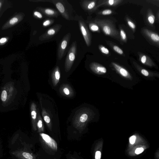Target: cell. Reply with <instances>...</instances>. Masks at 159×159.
Masks as SVG:
<instances>
[{
	"label": "cell",
	"mask_w": 159,
	"mask_h": 159,
	"mask_svg": "<svg viewBox=\"0 0 159 159\" xmlns=\"http://www.w3.org/2000/svg\"><path fill=\"white\" fill-rule=\"evenodd\" d=\"M40 135L43 142L47 147L54 151H57L58 145L56 141L44 133H40Z\"/></svg>",
	"instance_id": "1"
},
{
	"label": "cell",
	"mask_w": 159,
	"mask_h": 159,
	"mask_svg": "<svg viewBox=\"0 0 159 159\" xmlns=\"http://www.w3.org/2000/svg\"><path fill=\"white\" fill-rule=\"evenodd\" d=\"M12 153L19 159H36L32 154L24 150H16L12 151Z\"/></svg>",
	"instance_id": "2"
},
{
	"label": "cell",
	"mask_w": 159,
	"mask_h": 159,
	"mask_svg": "<svg viewBox=\"0 0 159 159\" xmlns=\"http://www.w3.org/2000/svg\"><path fill=\"white\" fill-rule=\"evenodd\" d=\"M84 23L82 21H79V25L81 33H82L84 40L88 46L91 43V37L89 31Z\"/></svg>",
	"instance_id": "3"
},
{
	"label": "cell",
	"mask_w": 159,
	"mask_h": 159,
	"mask_svg": "<svg viewBox=\"0 0 159 159\" xmlns=\"http://www.w3.org/2000/svg\"><path fill=\"white\" fill-rule=\"evenodd\" d=\"M76 51V45H72L67 54L66 61V65H71L74 62L75 59Z\"/></svg>",
	"instance_id": "4"
},
{
	"label": "cell",
	"mask_w": 159,
	"mask_h": 159,
	"mask_svg": "<svg viewBox=\"0 0 159 159\" xmlns=\"http://www.w3.org/2000/svg\"><path fill=\"white\" fill-rule=\"evenodd\" d=\"M112 64L116 70L119 73L120 75L126 78H130L131 77L130 75L125 69L116 63H113Z\"/></svg>",
	"instance_id": "5"
},
{
	"label": "cell",
	"mask_w": 159,
	"mask_h": 159,
	"mask_svg": "<svg viewBox=\"0 0 159 159\" xmlns=\"http://www.w3.org/2000/svg\"><path fill=\"white\" fill-rule=\"evenodd\" d=\"M91 67L94 72L99 74H105L107 72V69L105 67L97 63H93Z\"/></svg>",
	"instance_id": "6"
},
{
	"label": "cell",
	"mask_w": 159,
	"mask_h": 159,
	"mask_svg": "<svg viewBox=\"0 0 159 159\" xmlns=\"http://www.w3.org/2000/svg\"><path fill=\"white\" fill-rule=\"evenodd\" d=\"M68 39L65 38L63 40L61 43V46H60L59 50L58 55L59 59H61L62 58L64 52L65 50L67 44Z\"/></svg>",
	"instance_id": "7"
},
{
	"label": "cell",
	"mask_w": 159,
	"mask_h": 159,
	"mask_svg": "<svg viewBox=\"0 0 159 159\" xmlns=\"http://www.w3.org/2000/svg\"><path fill=\"white\" fill-rule=\"evenodd\" d=\"M102 26V28L103 31L107 35H112L114 33V30L112 28L109 26V25L105 24H103Z\"/></svg>",
	"instance_id": "8"
},
{
	"label": "cell",
	"mask_w": 159,
	"mask_h": 159,
	"mask_svg": "<svg viewBox=\"0 0 159 159\" xmlns=\"http://www.w3.org/2000/svg\"><path fill=\"white\" fill-rule=\"evenodd\" d=\"M148 36L153 41L158 42L159 41V36L158 34L154 33H150L148 34Z\"/></svg>",
	"instance_id": "9"
},
{
	"label": "cell",
	"mask_w": 159,
	"mask_h": 159,
	"mask_svg": "<svg viewBox=\"0 0 159 159\" xmlns=\"http://www.w3.org/2000/svg\"><path fill=\"white\" fill-rule=\"evenodd\" d=\"M56 6L58 10L61 13L63 14L65 12V8L62 3L59 2L58 3L56 4Z\"/></svg>",
	"instance_id": "10"
},
{
	"label": "cell",
	"mask_w": 159,
	"mask_h": 159,
	"mask_svg": "<svg viewBox=\"0 0 159 159\" xmlns=\"http://www.w3.org/2000/svg\"><path fill=\"white\" fill-rule=\"evenodd\" d=\"M37 126L38 128L39 132L44 131V128L43 127V123L41 120H39L37 123Z\"/></svg>",
	"instance_id": "11"
},
{
	"label": "cell",
	"mask_w": 159,
	"mask_h": 159,
	"mask_svg": "<svg viewBox=\"0 0 159 159\" xmlns=\"http://www.w3.org/2000/svg\"><path fill=\"white\" fill-rule=\"evenodd\" d=\"M7 93L6 90H3L1 94V99L3 101H6L7 99Z\"/></svg>",
	"instance_id": "12"
},
{
	"label": "cell",
	"mask_w": 159,
	"mask_h": 159,
	"mask_svg": "<svg viewBox=\"0 0 159 159\" xmlns=\"http://www.w3.org/2000/svg\"><path fill=\"white\" fill-rule=\"evenodd\" d=\"M88 115L86 114H83L81 116L80 118V121L82 123L86 121L88 118Z\"/></svg>",
	"instance_id": "13"
},
{
	"label": "cell",
	"mask_w": 159,
	"mask_h": 159,
	"mask_svg": "<svg viewBox=\"0 0 159 159\" xmlns=\"http://www.w3.org/2000/svg\"><path fill=\"white\" fill-rule=\"evenodd\" d=\"M89 27L90 29L93 31H97L98 30V27L96 25L93 24L90 25Z\"/></svg>",
	"instance_id": "14"
},
{
	"label": "cell",
	"mask_w": 159,
	"mask_h": 159,
	"mask_svg": "<svg viewBox=\"0 0 159 159\" xmlns=\"http://www.w3.org/2000/svg\"><path fill=\"white\" fill-rule=\"evenodd\" d=\"M114 50L117 53L120 54H123V51L121 49L117 46H114L113 47Z\"/></svg>",
	"instance_id": "15"
},
{
	"label": "cell",
	"mask_w": 159,
	"mask_h": 159,
	"mask_svg": "<svg viewBox=\"0 0 159 159\" xmlns=\"http://www.w3.org/2000/svg\"><path fill=\"white\" fill-rule=\"evenodd\" d=\"M100 49L101 51V52L103 53L106 54H108L109 53V50L105 48V47L102 46L100 47Z\"/></svg>",
	"instance_id": "16"
},
{
	"label": "cell",
	"mask_w": 159,
	"mask_h": 159,
	"mask_svg": "<svg viewBox=\"0 0 159 159\" xmlns=\"http://www.w3.org/2000/svg\"><path fill=\"white\" fill-rule=\"evenodd\" d=\"M155 17L153 15H152L149 16L148 18V20L150 23L151 24H153L154 23Z\"/></svg>",
	"instance_id": "17"
},
{
	"label": "cell",
	"mask_w": 159,
	"mask_h": 159,
	"mask_svg": "<svg viewBox=\"0 0 159 159\" xmlns=\"http://www.w3.org/2000/svg\"><path fill=\"white\" fill-rule=\"evenodd\" d=\"M45 12L46 14L49 15H53L54 14V11L50 9H46Z\"/></svg>",
	"instance_id": "18"
},
{
	"label": "cell",
	"mask_w": 159,
	"mask_h": 159,
	"mask_svg": "<svg viewBox=\"0 0 159 159\" xmlns=\"http://www.w3.org/2000/svg\"><path fill=\"white\" fill-rule=\"evenodd\" d=\"M120 34H121V36L122 39L123 40H125L126 38V35L125 32L123 30H121V31H120Z\"/></svg>",
	"instance_id": "19"
},
{
	"label": "cell",
	"mask_w": 159,
	"mask_h": 159,
	"mask_svg": "<svg viewBox=\"0 0 159 159\" xmlns=\"http://www.w3.org/2000/svg\"><path fill=\"white\" fill-rule=\"evenodd\" d=\"M136 137L135 136H133L130 137L129 140L130 143L132 144H134L135 142Z\"/></svg>",
	"instance_id": "20"
},
{
	"label": "cell",
	"mask_w": 159,
	"mask_h": 159,
	"mask_svg": "<svg viewBox=\"0 0 159 159\" xmlns=\"http://www.w3.org/2000/svg\"><path fill=\"white\" fill-rule=\"evenodd\" d=\"M95 2H92L89 3L87 6V8L89 10H91L95 6Z\"/></svg>",
	"instance_id": "21"
},
{
	"label": "cell",
	"mask_w": 159,
	"mask_h": 159,
	"mask_svg": "<svg viewBox=\"0 0 159 159\" xmlns=\"http://www.w3.org/2000/svg\"><path fill=\"white\" fill-rule=\"evenodd\" d=\"M37 113L35 110H33L32 111L31 115L33 120H35L36 117Z\"/></svg>",
	"instance_id": "22"
},
{
	"label": "cell",
	"mask_w": 159,
	"mask_h": 159,
	"mask_svg": "<svg viewBox=\"0 0 159 159\" xmlns=\"http://www.w3.org/2000/svg\"><path fill=\"white\" fill-rule=\"evenodd\" d=\"M144 149L142 148H137L135 150V153L137 154L142 153L144 151Z\"/></svg>",
	"instance_id": "23"
},
{
	"label": "cell",
	"mask_w": 159,
	"mask_h": 159,
	"mask_svg": "<svg viewBox=\"0 0 159 159\" xmlns=\"http://www.w3.org/2000/svg\"><path fill=\"white\" fill-rule=\"evenodd\" d=\"M112 13V11L110 10H107L103 11L102 14L104 15H109Z\"/></svg>",
	"instance_id": "24"
},
{
	"label": "cell",
	"mask_w": 159,
	"mask_h": 159,
	"mask_svg": "<svg viewBox=\"0 0 159 159\" xmlns=\"http://www.w3.org/2000/svg\"><path fill=\"white\" fill-rule=\"evenodd\" d=\"M101 153L100 151H96L95 154V159H100L101 158Z\"/></svg>",
	"instance_id": "25"
},
{
	"label": "cell",
	"mask_w": 159,
	"mask_h": 159,
	"mask_svg": "<svg viewBox=\"0 0 159 159\" xmlns=\"http://www.w3.org/2000/svg\"><path fill=\"white\" fill-rule=\"evenodd\" d=\"M141 74L145 76H147L149 75L148 72L145 69H142L141 70Z\"/></svg>",
	"instance_id": "26"
},
{
	"label": "cell",
	"mask_w": 159,
	"mask_h": 159,
	"mask_svg": "<svg viewBox=\"0 0 159 159\" xmlns=\"http://www.w3.org/2000/svg\"><path fill=\"white\" fill-rule=\"evenodd\" d=\"M119 1H114V0H110L108 1V3L110 6H113L114 4L116 3L117 2H118Z\"/></svg>",
	"instance_id": "27"
},
{
	"label": "cell",
	"mask_w": 159,
	"mask_h": 159,
	"mask_svg": "<svg viewBox=\"0 0 159 159\" xmlns=\"http://www.w3.org/2000/svg\"><path fill=\"white\" fill-rule=\"evenodd\" d=\"M55 78L57 80H59L61 77V75L59 72L58 71H56L55 72Z\"/></svg>",
	"instance_id": "28"
},
{
	"label": "cell",
	"mask_w": 159,
	"mask_h": 159,
	"mask_svg": "<svg viewBox=\"0 0 159 159\" xmlns=\"http://www.w3.org/2000/svg\"><path fill=\"white\" fill-rule=\"evenodd\" d=\"M44 120L45 122L47 123H49L50 122V118L48 116H45L44 117Z\"/></svg>",
	"instance_id": "29"
},
{
	"label": "cell",
	"mask_w": 159,
	"mask_h": 159,
	"mask_svg": "<svg viewBox=\"0 0 159 159\" xmlns=\"http://www.w3.org/2000/svg\"><path fill=\"white\" fill-rule=\"evenodd\" d=\"M18 21V19L16 18H14L12 19L10 21V23L11 24L13 25L17 23Z\"/></svg>",
	"instance_id": "30"
},
{
	"label": "cell",
	"mask_w": 159,
	"mask_h": 159,
	"mask_svg": "<svg viewBox=\"0 0 159 159\" xmlns=\"http://www.w3.org/2000/svg\"><path fill=\"white\" fill-rule=\"evenodd\" d=\"M147 58L145 55H144L141 57V61L142 63L144 64H145L146 61H147Z\"/></svg>",
	"instance_id": "31"
},
{
	"label": "cell",
	"mask_w": 159,
	"mask_h": 159,
	"mask_svg": "<svg viewBox=\"0 0 159 159\" xmlns=\"http://www.w3.org/2000/svg\"><path fill=\"white\" fill-rule=\"evenodd\" d=\"M128 24L129 26L133 29H135L136 28L135 25L131 21H128Z\"/></svg>",
	"instance_id": "32"
},
{
	"label": "cell",
	"mask_w": 159,
	"mask_h": 159,
	"mask_svg": "<svg viewBox=\"0 0 159 159\" xmlns=\"http://www.w3.org/2000/svg\"><path fill=\"white\" fill-rule=\"evenodd\" d=\"M34 14L38 18L41 19L42 18V16L40 12H35L34 13Z\"/></svg>",
	"instance_id": "33"
},
{
	"label": "cell",
	"mask_w": 159,
	"mask_h": 159,
	"mask_svg": "<svg viewBox=\"0 0 159 159\" xmlns=\"http://www.w3.org/2000/svg\"><path fill=\"white\" fill-rule=\"evenodd\" d=\"M55 32L54 30L51 29L48 31V34L49 35H53L55 33Z\"/></svg>",
	"instance_id": "34"
},
{
	"label": "cell",
	"mask_w": 159,
	"mask_h": 159,
	"mask_svg": "<svg viewBox=\"0 0 159 159\" xmlns=\"http://www.w3.org/2000/svg\"><path fill=\"white\" fill-rule=\"evenodd\" d=\"M50 24V21L49 20H47L45 21L43 24V25L44 26H47V25H49Z\"/></svg>",
	"instance_id": "35"
},
{
	"label": "cell",
	"mask_w": 159,
	"mask_h": 159,
	"mask_svg": "<svg viewBox=\"0 0 159 159\" xmlns=\"http://www.w3.org/2000/svg\"><path fill=\"white\" fill-rule=\"evenodd\" d=\"M63 92L64 93L67 95H68L70 93L69 90L67 88H64L63 89Z\"/></svg>",
	"instance_id": "36"
},
{
	"label": "cell",
	"mask_w": 159,
	"mask_h": 159,
	"mask_svg": "<svg viewBox=\"0 0 159 159\" xmlns=\"http://www.w3.org/2000/svg\"><path fill=\"white\" fill-rule=\"evenodd\" d=\"M7 39L5 38H2L0 40V42L1 43H3L5 42L6 41Z\"/></svg>",
	"instance_id": "37"
},
{
	"label": "cell",
	"mask_w": 159,
	"mask_h": 159,
	"mask_svg": "<svg viewBox=\"0 0 159 159\" xmlns=\"http://www.w3.org/2000/svg\"><path fill=\"white\" fill-rule=\"evenodd\" d=\"M1 3H0V7H1Z\"/></svg>",
	"instance_id": "38"
},
{
	"label": "cell",
	"mask_w": 159,
	"mask_h": 159,
	"mask_svg": "<svg viewBox=\"0 0 159 159\" xmlns=\"http://www.w3.org/2000/svg\"><path fill=\"white\" fill-rule=\"evenodd\" d=\"M71 159H77L75 158H72Z\"/></svg>",
	"instance_id": "39"
}]
</instances>
